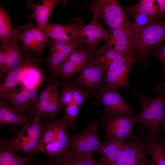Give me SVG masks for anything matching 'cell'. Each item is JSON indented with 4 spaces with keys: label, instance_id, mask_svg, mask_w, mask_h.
Listing matches in <instances>:
<instances>
[{
    "label": "cell",
    "instance_id": "6da1fadb",
    "mask_svg": "<svg viewBox=\"0 0 165 165\" xmlns=\"http://www.w3.org/2000/svg\"><path fill=\"white\" fill-rule=\"evenodd\" d=\"M154 91L157 96L148 98L131 90L141 103L139 113L133 118L135 123L147 128L149 134L156 139L160 135L159 130L165 117V84L160 82Z\"/></svg>",
    "mask_w": 165,
    "mask_h": 165
},
{
    "label": "cell",
    "instance_id": "7a4b0ae2",
    "mask_svg": "<svg viewBox=\"0 0 165 165\" xmlns=\"http://www.w3.org/2000/svg\"><path fill=\"white\" fill-rule=\"evenodd\" d=\"M45 128V124L41 121L40 116L35 115L30 125L16 131L10 140H3L14 152H22L30 158L35 154L40 144Z\"/></svg>",
    "mask_w": 165,
    "mask_h": 165
},
{
    "label": "cell",
    "instance_id": "3957f363",
    "mask_svg": "<svg viewBox=\"0 0 165 165\" xmlns=\"http://www.w3.org/2000/svg\"><path fill=\"white\" fill-rule=\"evenodd\" d=\"M89 9L110 30L121 29L129 33L133 22L127 16L124 9L118 1L95 0Z\"/></svg>",
    "mask_w": 165,
    "mask_h": 165
},
{
    "label": "cell",
    "instance_id": "277c9868",
    "mask_svg": "<svg viewBox=\"0 0 165 165\" xmlns=\"http://www.w3.org/2000/svg\"><path fill=\"white\" fill-rule=\"evenodd\" d=\"M131 38L133 53L138 61L145 60L149 52L165 41V20L155 22Z\"/></svg>",
    "mask_w": 165,
    "mask_h": 165
},
{
    "label": "cell",
    "instance_id": "5b68a950",
    "mask_svg": "<svg viewBox=\"0 0 165 165\" xmlns=\"http://www.w3.org/2000/svg\"><path fill=\"white\" fill-rule=\"evenodd\" d=\"M101 120L105 128V142L112 139L126 141L133 136L132 131L135 123L133 118L124 114L107 111Z\"/></svg>",
    "mask_w": 165,
    "mask_h": 165
},
{
    "label": "cell",
    "instance_id": "8992f818",
    "mask_svg": "<svg viewBox=\"0 0 165 165\" xmlns=\"http://www.w3.org/2000/svg\"><path fill=\"white\" fill-rule=\"evenodd\" d=\"M144 132L141 129L125 144L121 155L114 165H149L148 144Z\"/></svg>",
    "mask_w": 165,
    "mask_h": 165
},
{
    "label": "cell",
    "instance_id": "52a82bcc",
    "mask_svg": "<svg viewBox=\"0 0 165 165\" xmlns=\"http://www.w3.org/2000/svg\"><path fill=\"white\" fill-rule=\"evenodd\" d=\"M97 120H93L83 130L70 134V151L84 154H93L99 152L102 143L98 138Z\"/></svg>",
    "mask_w": 165,
    "mask_h": 165
},
{
    "label": "cell",
    "instance_id": "ba28073f",
    "mask_svg": "<svg viewBox=\"0 0 165 165\" xmlns=\"http://www.w3.org/2000/svg\"><path fill=\"white\" fill-rule=\"evenodd\" d=\"M49 37L42 29L28 23L23 27L20 37L24 52H34L38 56H42Z\"/></svg>",
    "mask_w": 165,
    "mask_h": 165
},
{
    "label": "cell",
    "instance_id": "9c48e42d",
    "mask_svg": "<svg viewBox=\"0 0 165 165\" xmlns=\"http://www.w3.org/2000/svg\"><path fill=\"white\" fill-rule=\"evenodd\" d=\"M94 14L91 22L80 30L74 41L80 45H86L95 51L96 46L101 40L107 42L110 30L105 29L103 25L99 22L97 16Z\"/></svg>",
    "mask_w": 165,
    "mask_h": 165
},
{
    "label": "cell",
    "instance_id": "30bf717a",
    "mask_svg": "<svg viewBox=\"0 0 165 165\" xmlns=\"http://www.w3.org/2000/svg\"><path fill=\"white\" fill-rule=\"evenodd\" d=\"M38 86L22 88L17 86L2 99L13 104L21 112H29L38 101Z\"/></svg>",
    "mask_w": 165,
    "mask_h": 165
},
{
    "label": "cell",
    "instance_id": "8fae6325",
    "mask_svg": "<svg viewBox=\"0 0 165 165\" xmlns=\"http://www.w3.org/2000/svg\"><path fill=\"white\" fill-rule=\"evenodd\" d=\"M80 46L70 55L63 65L59 75L61 77L70 78L80 72L94 57L95 51L87 46Z\"/></svg>",
    "mask_w": 165,
    "mask_h": 165
},
{
    "label": "cell",
    "instance_id": "7c38bea8",
    "mask_svg": "<svg viewBox=\"0 0 165 165\" xmlns=\"http://www.w3.org/2000/svg\"><path fill=\"white\" fill-rule=\"evenodd\" d=\"M105 71L92 59L80 71L72 82L89 91L100 89L104 83V74Z\"/></svg>",
    "mask_w": 165,
    "mask_h": 165
},
{
    "label": "cell",
    "instance_id": "4fadbf2b",
    "mask_svg": "<svg viewBox=\"0 0 165 165\" xmlns=\"http://www.w3.org/2000/svg\"><path fill=\"white\" fill-rule=\"evenodd\" d=\"M81 19L76 17L65 24L49 23L42 30L49 38L62 42L74 41L77 34L84 26Z\"/></svg>",
    "mask_w": 165,
    "mask_h": 165
},
{
    "label": "cell",
    "instance_id": "5bb4252c",
    "mask_svg": "<svg viewBox=\"0 0 165 165\" xmlns=\"http://www.w3.org/2000/svg\"><path fill=\"white\" fill-rule=\"evenodd\" d=\"M99 94L101 102L107 111L124 114L132 118L135 116L133 110L120 96L119 91L102 86L99 89Z\"/></svg>",
    "mask_w": 165,
    "mask_h": 165
},
{
    "label": "cell",
    "instance_id": "9a60e30c",
    "mask_svg": "<svg viewBox=\"0 0 165 165\" xmlns=\"http://www.w3.org/2000/svg\"><path fill=\"white\" fill-rule=\"evenodd\" d=\"M25 57L22 62L11 71L0 85V95L2 98L6 94L16 87L20 83L22 75L28 68L36 65L40 59L36 58L31 52H24Z\"/></svg>",
    "mask_w": 165,
    "mask_h": 165
},
{
    "label": "cell",
    "instance_id": "2e32d148",
    "mask_svg": "<svg viewBox=\"0 0 165 165\" xmlns=\"http://www.w3.org/2000/svg\"><path fill=\"white\" fill-rule=\"evenodd\" d=\"M137 61V57L134 56L116 69L105 71L104 86L117 91L122 88H130L128 76L132 66Z\"/></svg>",
    "mask_w": 165,
    "mask_h": 165
},
{
    "label": "cell",
    "instance_id": "e0dca14e",
    "mask_svg": "<svg viewBox=\"0 0 165 165\" xmlns=\"http://www.w3.org/2000/svg\"><path fill=\"white\" fill-rule=\"evenodd\" d=\"M120 54L113 50L107 43L103 46L96 48L95 54L92 60L104 68L106 71L116 69L126 63L133 56Z\"/></svg>",
    "mask_w": 165,
    "mask_h": 165
},
{
    "label": "cell",
    "instance_id": "ac0fdd59",
    "mask_svg": "<svg viewBox=\"0 0 165 165\" xmlns=\"http://www.w3.org/2000/svg\"><path fill=\"white\" fill-rule=\"evenodd\" d=\"M34 116L26 114L9 105L5 100L0 101V125L2 127L14 125L25 128L32 123Z\"/></svg>",
    "mask_w": 165,
    "mask_h": 165
},
{
    "label": "cell",
    "instance_id": "d6986e66",
    "mask_svg": "<svg viewBox=\"0 0 165 165\" xmlns=\"http://www.w3.org/2000/svg\"><path fill=\"white\" fill-rule=\"evenodd\" d=\"M67 1L59 0H42L38 3L33 0L28 1L27 6L32 10V13L28 17L31 20H35L37 26L42 29L49 23L48 20L54 8L58 3L65 4Z\"/></svg>",
    "mask_w": 165,
    "mask_h": 165
},
{
    "label": "cell",
    "instance_id": "ffe728a7",
    "mask_svg": "<svg viewBox=\"0 0 165 165\" xmlns=\"http://www.w3.org/2000/svg\"><path fill=\"white\" fill-rule=\"evenodd\" d=\"M43 165H102L93 154L79 153L68 150L54 160L42 163Z\"/></svg>",
    "mask_w": 165,
    "mask_h": 165
},
{
    "label": "cell",
    "instance_id": "44dd1931",
    "mask_svg": "<svg viewBox=\"0 0 165 165\" xmlns=\"http://www.w3.org/2000/svg\"><path fill=\"white\" fill-rule=\"evenodd\" d=\"M106 43L115 51L120 54L129 56L134 54L130 34L123 29L110 30Z\"/></svg>",
    "mask_w": 165,
    "mask_h": 165
},
{
    "label": "cell",
    "instance_id": "7402d4cb",
    "mask_svg": "<svg viewBox=\"0 0 165 165\" xmlns=\"http://www.w3.org/2000/svg\"><path fill=\"white\" fill-rule=\"evenodd\" d=\"M125 144L118 139H112L102 143L99 152L102 155V165H114L121 155Z\"/></svg>",
    "mask_w": 165,
    "mask_h": 165
},
{
    "label": "cell",
    "instance_id": "603a6c76",
    "mask_svg": "<svg viewBox=\"0 0 165 165\" xmlns=\"http://www.w3.org/2000/svg\"><path fill=\"white\" fill-rule=\"evenodd\" d=\"M24 27H14L6 10L0 7V39L1 42L7 41L19 42Z\"/></svg>",
    "mask_w": 165,
    "mask_h": 165
},
{
    "label": "cell",
    "instance_id": "cb8c5ba5",
    "mask_svg": "<svg viewBox=\"0 0 165 165\" xmlns=\"http://www.w3.org/2000/svg\"><path fill=\"white\" fill-rule=\"evenodd\" d=\"M64 108L59 93L46 101H37L30 111V115L42 116H53Z\"/></svg>",
    "mask_w": 165,
    "mask_h": 165
},
{
    "label": "cell",
    "instance_id": "d4e9b609",
    "mask_svg": "<svg viewBox=\"0 0 165 165\" xmlns=\"http://www.w3.org/2000/svg\"><path fill=\"white\" fill-rule=\"evenodd\" d=\"M2 42H5L6 45L7 53L6 61L1 73L7 75L19 65L24 58H23L22 49L18 44V42L7 41Z\"/></svg>",
    "mask_w": 165,
    "mask_h": 165
},
{
    "label": "cell",
    "instance_id": "484cf974",
    "mask_svg": "<svg viewBox=\"0 0 165 165\" xmlns=\"http://www.w3.org/2000/svg\"><path fill=\"white\" fill-rule=\"evenodd\" d=\"M125 13L134 16L138 14L151 17L157 21L160 19L154 4V0H141L133 6L125 7Z\"/></svg>",
    "mask_w": 165,
    "mask_h": 165
},
{
    "label": "cell",
    "instance_id": "4316f807",
    "mask_svg": "<svg viewBox=\"0 0 165 165\" xmlns=\"http://www.w3.org/2000/svg\"><path fill=\"white\" fill-rule=\"evenodd\" d=\"M30 157H23L15 154L3 140L0 144V165H26Z\"/></svg>",
    "mask_w": 165,
    "mask_h": 165
},
{
    "label": "cell",
    "instance_id": "83f0119b",
    "mask_svg": "<svg viewBox=\"0 0 165 165\" xmlns=\"http://www.w3.org/2000/svg\"><path fill=\"white\" fill-rule=\"evenodd\" d=\"M147 138L148 156L151 158L149 165H165V149L149 134Z\"/></svg>",
    "mask_w": 165,
    "mask_h": 165
},
{
    "label": "cell",
    "instance_id": "f1b7e54d",
    "mask_svg": "<svg viewBox=\"0 0 165 165\" xmlns=\"http://www.w3.org/2000/svg\"><path fill=\"white\" fill-rule=\"evenodd\" d=\"M42 77V73L36 65L32 66L24 72L18 86L22 88L39 86Z\"/></svg>",
    "mask_w": 165,
    "mask_h": 165
},
{
    "label": "cell",
    "instance_id": "f546056e",
    "mask_svg": "<svg viewBox=\"0 0 165 165\" xmlns=\"http://www.w3.org/2000/svg\"><path fill=\"white\" fill-rule=\"evenodd\" d=\"M69 56L59 51L50 50L49 55L46 61V63L54 77L59 75L62 67Z\"/></svg>",
    "mask_w": 165,
    "mask_h": 165
},
{
    "label": "cell",
    "instance_id": "4dcf8cb0",
    "mask_svg": "<svg viewBox=\"0 0 165 165\" xmlns=\"http://www.w3.org/2000/svg\"><path fill=\"white\" fill-rule=\"evenodd\" d=\"M62 121V118L45 123V130L40 144L35 153L42 148L53 141L56 137L59 127Z\"/></svg>",
    "mask_w": 165,
    "mask_h": 165
},
{
    "label": "cell",
    "instance_id": "1f68e13d",
    "mask_svg": "<svg viewBox=\"0 0 165 165\" xmlns=\"http://www.w3.org/2000/svg\"><path fill=\"white\" fill-rule=\"evenodd\" d=\"M81 45L74 41L71 42H62L54 40L50 38V50L59 51L68 56H69Z\"/></svg>",
    "mask_w": 165,
    "mask_h": 165
},
{
    "label": "cell",
    "instance_id": "d6a6232c",
    "mask_svg": "<svg viewBox=\"0 0 165 165\" xmlns=\"http://www.w3.org/2000/svg\"><path fill=\"white\" fill-rule=\"evenodd\" d=\"M134 17V21L133 22L129 31L131 37L134 36L142 29L158 21L151 17L143 14H138Z\"/></svg>",
    "mask_w": 165,
    "mask_h": 165
},
{
    "label": "cell",
    "instance_id": "836d02e7",
    "mask_svg": "<svg viewBox=\"0 0 165 165\" xmlns=\"http://www.w3.org/2000/svg\"><path fill=\"white\" fill-rule=\"evenodd\" d=\"M79 107L74 102L67 105L65 108L66 114L64 116L66 127L72 128L75 127V122Z\"/></svg>",
    "mask_w": 165,
    "mask_h": 165
},
{
    "label": "cell",
    "instance_id": "e575fe53",
    "mask_svg": "<svg viewBox=\"0 0 165 165\" xmlns=\"http://www.w3.org/2000/svg\"><path fill=\"white\" fill-rule=\"evenodd\" d=\"M57 82L50 81L40 94L37 101H48L59 93Z\"/></svg>",
    "mask_w": 165,
    "mask_h": 165
},
{
    "label": "cell",
    "instance_id": "d590c367",
    "mask_svg": "<svg viewBox=\"0 0 165 165\" xmlns=\"http://www.w3.org/2000/svg\"><path fill=\"white\" fill-rule=\"evenodd\" d=\"M71 88L74 103L79 107L84 101L89 96V94L71 82Z\"/></svg>",
    "mask_w": 165,
    "mask_h": 165
},
{
    "label": "cell",
    "instance_id": "8d00e7d4",
    "mask_svg": "<svg viewBox=\"0 0 165 165\" xmlns=\"http://www.w3.org/2000/svg\"><path fill=\"white\" fill-rule=\"evenodd\" d=\"M62 90L61 94V100L64 108L73 101L71 88V83H64L62 85Z\"/></svg>",
    "mask_w": 165,
    "mask_h": 165
},
{
    "label": "cell",
    "instance_id": "74e56055",
    "mask_svg": "<svg viewBox=\"0 0 165 165\" xmlns=\"http://www.w3.org/2000/svg\"><path fill=\"white\" fill-rule=\"evenodd\" d=\"M151 55L157 57L161 61L165 79V43L163 44H161L152 48L147 55V56Z\"/></svg>",
    "mask_w": 165,
    "mask_h": 165
},
{
    "label": "cell",
    "instance_id": "f35d334b",
    "mask_svg": "<svg viewBox=\"0 0 165 165\" xmlns=\"http://www.w3.org/2000/svg\"><path fill=\"white\" fill-rule=\"evenodd\" d=\"M7 47L5 42L1 43L0 49V70L1 73L3 71L7 60Z\"/></svg>",
    "mask_w": 165,
    "mask_h": 165
},
{
    "label": "cell",
    "instance_id": "ab89813d",
    "mask_svg": "<svg viewBox=\"0 0 165 165\" xmlns=\"http://www.w3.org/2000/svg\"><path fill=\"white\" fill-rule=\"evenodd\" d=\"M154 4L160 19L165 17V0H155Z\"/></svg>",
    "mask_w": 165,
    "mask_h": 165
},
{
    "label": "cell",
    "instance_id": "60d3db41",
    "mask_svg": "<svg viewBox=\"0 0 165 165\" xmlns=\"http://www.w3.org/2000/svg\"><path fill=\"white\" fill-rule=\"evenodd\" d=\"M156 140L157 142L162 146L165 149V138H164L160 135L159 137Z\"/></svg>",
    "mask_w": 165,
    "mask_h": 165
},
{
    "label": "cell",
    "instance_id": "b9f144b4",
    "mask_svg": "<svg viewBox=\"0 0 165 165\" xmlns=\"http://www.w3.org/2000/svg\"><path fill=\"white\" fill-rule=\"evenodd\" d=\"M163 133H165V117L163 123L159 130L160 134Z\"/></svg>",
    "mask_w": 165,
    "mask_h": 165
},
{
    "label": "cell",
    "instance_id": "7bdbcfd3",
    "mask_svg": "<svg viewBox=\"0 0 165 165\" xmlns=\"http://www.w3.org/2000/svg\"><path fill=\"white\" fill-rule=\"evenodd\" d=\"M38 163V162H35L29 161L26 165H37Z\"/></svg>",
    "mask_w": 165,
    "mask_h": 165
}]
</instances>
